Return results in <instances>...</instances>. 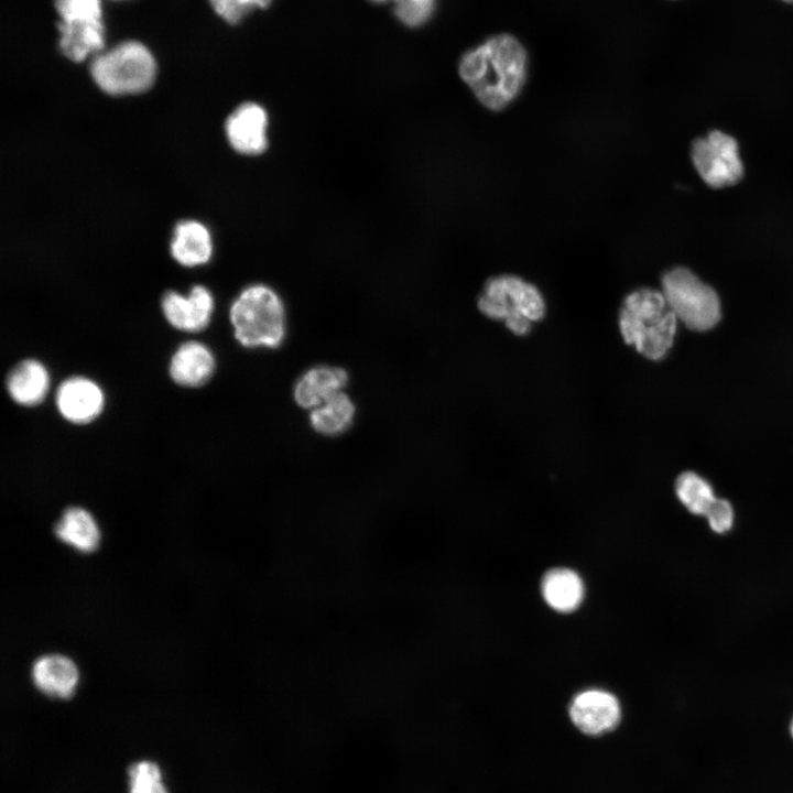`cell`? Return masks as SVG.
Segmentation results:
<instances>
[{
	"label": "cell",
	"mask_w": 793,
	"mask_h": 793,
	"mask_svg": "<svg viewBox=\"0 0 793 793\" xmlns=\"http://www.w3.org/2000/svg\"><path fill=\"white\" fill-rule=\"evenodd\" d=\"M458 72L477 100L497 112L520 95L528 76V55L514 36L499 34L466 52Z\"/></svg>",
	"instance_id": "1"
},
{
	"label": "cell",
	"mask_w": 793,
	"mask_h": 793,
	"mask_svg": "<svg viewBox=\"0 0 793 793\" xmlns=\"http://www.w3.org/2000/svg\"><path fill=\"white\" fill-rule=\"evenodd\" d=\"M434 0H397L395 15L408 26H420L432 15Z\"/></svg>",
	"instance_id": "24"
},
{
	"label": "cell",
	"mask_w": 793,
	"mask_h": 793,
	"mask_svg": "<svg viewBox=\"0 0 793 793\" xmlns=\"http://www.w3.org/2000/svg\"><path fill=\"white\" fill-rule=\"evenodd\" d=\"M272 0H209L213 9L228 23H238L254 8H267Z\"/></svg>",
	"instance_id": "25"
},
{
	"label": "cell",
	"mask_w": 793,
	"mask_h": 793,
	"mask_svg": "<svg viewBox=\"0 0 793 793\" xmlns=\"http://www.w3.org/2000/svg\"><path fill=\"white\" fill-rule=\"evenodd\" d=\"M372 1H376V2H384V1H387V0H372ZM395 1H397V0H395Z\"/></svg>",
	"instance_id": "28"
},
{
	"label": "cell",
	"mask_w": 793,
	"mask_h": 793,
	"mask_svg": "<svg viewBox=\"0 0 793 793\" xmlns=\"http://www.w3.org/2000/svg\"><path fill=\"white\" fill-rule=\"evenodd\" d=\"M675 492L685 508L698 515H705L716 499L711 486L692 471L683 472L677 477Z\"/></svg>",
	"instance_id": "21"
},
{
	"label": "cell",
	"mask_w": 793,
	"mask_h": 793,
	"mask_svg": "<svg viewBox=\"0 0 793 793\" xmlns=\"http://www.w3.org/2000/svg\"><path fill=\"white\" fill-rule=\"evenodd\" d=\"M235 337L245 347L274 348L285 335V311L278 293L265 284L243 289L230 306Z\"/></svg>",
	"instance_id": "3"
},
{
	"label": "cell",
	"mask_w": 793,
	"mask_h": 793,
	"mask_svg": "<svg viewBox=\"0 0 793 793\" xmlns=\"http://www.w3.org/2000/svg\"><path fill=\"white\" fill-rule=\"evenodd\" d=\"M691 157L702 180L713 188L732 186L742 178L738 143L725 132L714 130L696 139L691 146Z\"/></svg>",
	"instance_id": "7"
},
{
	"label": "cell",
	"mask_w": 793,
	"mask_h": 793,
	"mask_svg": "<svg viewBox=\"0 0 793 793\" xmlns=\"http://www.w3.org/2000/svg\"><path fill=\"white\" fill-rule=\"evenodd\" d=\"M677 317L661 291L641 287L629 293L619 313L624 341L651 360L662 359L673 345Z\"/></svg>",
	"instance_id": "2"
},
{
	"label": "cell",
	"mask_w": 793,
	"mask_h": 793,
	"mask_svg": "<svg viewBox=\"0 0 793 793\" xmlns=\"http://www.w3.org/2000/svg\"><path fill=\"white\" fill-rule=\"evenodd\" d=\"M478 307L486 316L504 321L517 335H525L532 322L545 313V302L539 289L523 279L501 274L489 279L478 298Z\"/></svg>",
	"instance_id": "5"
},
{
	"label": "cell",
	"mask_w": 793,
	"mask_h": 793,
	"mask_svg": "<svg viewBox=\"0 0 793 793\" xmlns=\"http://www.w3.org/2000/svg\"><path fill=\"white\" fill-rule=\"evenodd\" d=\"M568 715L583 734L601 736L617 727L621 718V707L611 693L591 688L578 693L572 699Z\"/></svg>",
	"instance_id": "8"
},
{
	"label": "cell",
	"mask_w": 793,
	"mask_h": 793,
	"mask_svg": "<svg viewBox=\"0 0 793 793\" xmlns=\"http://www.w3.org/2000/svg\"><path fill=\"white\" fill-rule=\"evenodd\" d=\"M161 305L166 321L174 328L194 333L208 326L214 311V298L207 287L195 285L187 296L174 291L166 292Z\"/></svg>",
	"instance_id": "10"
},
{
	"label": "cell",
	"mask_w": 793,
	"mask_h": 793,
	"mask_svg": "<svg viewBox=\"0 0 793 793\" xmlns=\"http://www.w3.org/2000/svg\"><path fill=\"white\" fill-rule=\"evenodd\" d=\"M54 4L64 22L101 20L100 0H54Z\"/></svg>",
	"instance_id": "23"
},
{
	"label": "cell",
	"mask_w": 793,
	"mask_h": 793,
	"mask_svg": "<svg viewBox=\"0 0 793 793\" xmlns=\"http://www.w3.org/2000/svg\"><path fill=\"white\" fill-rule=\"evenodd\" d=\"M89 70L102 91L113 96L130 95L152 86L156 63L145 45L126 41L95 55Z\"/></svg>",
	"instance_id": "4"
},
{
	"label": "cell",
	"mask_w": 793,
	"mask_h": 793,
	"mask_svg": "<svg viewBox=\"0 0 793 793\" xmlns=\"http://www.w3.org/2000/svg\"><path fill=\"white\" fill-rule=\"evenodd\" d=\"M213 242L208 229L199 221H180L173 232L171 254L182 265L195 267L209 261Z\"/></svg>",
	"instance_id": "16"
},
{
	"label": "cell",
	"mask_w": 793,
	"mask_h": 793,
	"mask_svg": "<svg viewBox=\"0 0 793 793\" xmlns=\"http://www.w3.org/2000/svg\"><path fill=\"white\" fill-rule=\"evenodd\" d=\"M784 1L793 3V0H784Z\"/></svg>",
	"instance_id": "29"
},
{
	"label": "cell",
	"mask_w": 793,
	"mask_h": 793,
	"mask_svg": "<svg viewBox=\"0 0 793 793\" xmlns=\"http://www.w3.org/2000/svg\"><path fill=\"white\" fill-rule=\"evenodd\" d=\"M31 676L41 693L58 699L72 697L79 682V672L74 661L57 653L36 659Z\"/></svg>",
	"instance_id": "12"
},
{
	"label": "cell",
	"mask_w": 793,
	"mask_h": 793,
	"mask_svg": "<svg viewBox=\"0 0 793 793\" xmlns=\"http://www.w3.org/2000/svg\"><path fill=\"white\" fill-rule=\"evenodd\" d=\"M58 46L64 56L73 62H83L90 54H98L104 47L101 20L58 23Z\"/></svg>",
	"instance_id": "17"
},
{
	"label": "cell",
	"mask_w": 793,
	"mask_h": 793,
	"mask_svg": "<svg viewBox=\"0 0 793 793\" xmlns=\"http://www.w3.org/2000/svg\"><path fill=\"white\" fill-rule=\"evenodd\" d=\"M56 536L82 553L94 552L100 543V530L89 511L80 507L66 509L55 525Z\"/></svg>",
	"instance_id": "18"
},
{
	"label": "cell",
	"mask_w": 793,
	"mask_h": 793,
	"mask_svg": "<svg viewBox=\"0 0 793 793\" xmlns=\"http://www.w3.org/2000/svg\"><path fill=\"white\" fill-rule=\"evenodd\" d=\"M170 376L183 387H200L215 370V358L209 348L195 340L183 343L170 361Z\"/></svg>",
	"instance_id": "13"
},
{
	"label": "cell",
	"mask_w": 793,
	"mask_h": 793,
	"mask_svg": "<svg viewBox=\"0 0 793 793\" xmlns=\"http://www.w3.org/2000/svg\"><path fill=\"white\" fill-rule=\"evenodd\" d=\"M269 117L257 102L239 105L227 118L225 132L231 148L243 155L262 154L269 144Z\"/></svg>",
	"instance_id": "9"
},
{
	"label": "cell",
	"mask_w": 793,
	"mask_h": 793,
	"mask_svg": "<svg viewBox=\"0 0 793 793\" xmlns=\"http://www.w3.org/2000/svg\"><path fill=\"white\" fill-rule=\"evenodd\" d=\"M705 517L708 520L710 529L719 534L729 531L734 523L732 507L725 499L716 498L707 510Z\"/></svg>",
	"instance_id": "26"
},
{
	"label": "cell",
	"mask_w": 793,
	"mask_h": 793,
	"mask_svg": "<svg viewBox=\"0 0 793 793\" xmlns=\"http://www.w3.org/2000/svg\"><path fill=\"white\" fill-rule=\"evenodd\" d=\"M354 413L355 408L350 399L339 392L313 409L309 420L316 432L325 435H336L350 425Z\"/></svg>",
	"instance_id": "20"
},
{
	"label": "cell",
	"mask_w": 793,
	"mask_h": 793,
	"mask_svg": "<svg viewBox=\"0 0 793 793\" xmlns=\"http://www.w3.org/2000/svg\"><path fill=\"white\" fill-rule=\"evenodd\" d=\"M348 380L344 369L319 366L307 370L297 381L294 398L298 405L315 409L341 392Z\"/></svg>",
	"instance_id": "14"
},
{
	"label": "cell",
	"mask_w": 793,
	"mask_h": 793,
	"mask_svg": "<svg viewBox=\"0 0 793 793\" xmlns=\"http://www.w3.org/2000/svg\"><path fill=\"white\" fill-rule=\"evenodd\" d=\"M661 285L670 309L688 328L707 330L720 319L717 293L688 269L676 267L666 271Z\"/></svg>",
	"instance_id": "6"
},
{
	"label": "cell",
	"mask_w": 793,
	"mask_h": 793,
	"mask_svg": "<svg viewBox=\"0 0 793 793\" xmlns=\"http://www.w3.org/2000/svg\"><path fill=\"white\" fill-rule=\"evenodd\" d=\"M129 793H169L160 767L149 760H141L128 770Z\"/></svg>",
	"instance_id": "22"
},
{
	"label": "cell",
	"mask_w": 793,
	"mask_h": 793,
	"mask_svg": "<svg viewBox=\"0 0 793 793\" xmlns=\"http://www.w3.org/2000/svg\"><path fill=\"white\" fill-rule=\"evenodd\" d=\"M541 590L545 602L560 612L575 610L584 597L582 578L568 568H553L546 572L542 578Z\"/></svg>",
	"instance_id": "19"
},
{
	"label": "cell",
	"mask_w": 793,
	"mask_h": 793,
	"mask_svg": "<svg viewBox=\"0 0 793 793\" xmlns=\"http://www.w3.org/2000/svg\"><path fill=\"white\" fill-rule=\"evenodd\" d=\"M50 376L45 366L35 359H25L15 365L7 378L11 399L21 405H36L47 394Z\"/></svg>",
	"instance_id": "15"
},
{
	"label": "cell",
	"mask_w": 793,
	"mask_h": 793,
	"mask_svg": "<svg viewBox=\"0 0 793 793\" xmlns=\"http://www.w3.org/2000/svg\"><path fill=\"white\" fill-rule=\"evenodd\" d=\"M55 402L58 412L68 422L89 423L102 411L105 397L99 385L85 377H70L56 390Z\"/></svg>",
	"instance_id": "11"
},
{
	"label": "cell",
	"mask_w": 793,
	"mask_h": 793,
	"mask_svg": "<svg viewBox=\"0 0 793 793\" xmlns=\"http://www.w3.org/2000/svg\"><path fill=\"white\" fill-rule=\"evenodd\" d=\"M790 731H791V735H792V737H793V718H792V721H791Z\"/></svg>",
	"instance_id": "27"
}]
</instances>
